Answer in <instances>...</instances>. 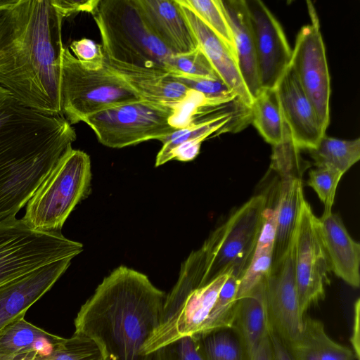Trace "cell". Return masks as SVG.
Wrapping results in <instances>:
<instances>
[{
	"label": "cell",
	"mask_w": 360,
	"mask_h": 360,
	"mask_svg": "<svg viewBox=\"0 0 360 360\" xmlns=\"http://www.w3.org/2000/svg\"><path fill=\"white\" fill-rule=\"evenodd\" d=\"M63 17L51 0L0 10V86L25 105L60 114Z\"/></svg>",
	"instance_id": "6da1fadb"
},
{
	"label": "cell",
	"mask_w": 360,
	"mask_h": 360,
	"mask_svg": "<svg viewBox=\"0 0 360 360\" xmlns=\"http://www.w3.org/2000/svg\"><path fill=\"white\" fill-rule=\"evenodd\" d=\"M76 139L62 113L30 108L0 86V223L17 219Z\"/></svg>",
	"instance_id": "7a4b0ae2"
},
{
	"label": "cell",
	"mask_w": 360,
	"mask_h": 360,
	"mask_svg": "<svg viewBox=\"0 0 360 360\" xmlns=\"http://www.w3.org/2000/svg\"><path fill=\"white\" fill-rule=\"evenodd\" d=\"M165 297L145 274L119 266L81 307L74 333L94 341L105 360H148L143 347L160 325Z\"/></svg>",
	"instance_id": "3957f363"
},
{
	"label": "cell",
	"mask_w": 360,
	"mask_h": 360,
	"mask_svg": "<svg viewBox=\"0 0 360 360\" xmlns=\"http://www.w3.org/2000/svg\"><path fill=\"white\" fill-rule=\"evenodd\" d=\"M91 15L106 60L167 73L172 53L149 30L134 0H98Z\"/></svg>",
	"instance_id": "277c9868"
},
{
	"label": "cell",
	"mask_w": 360,
	"mask_h": 360,
	"mask_svg": "<svg viewBox=\"0 0 360 360\" xmlns=\"http://www.w3.org/2000/svg\"><path fill=\"white\" fill-rule=\"evenodd\" d=\"M91 178L89 156L72 148L30 199L22 220L36 231L60 232L75 206L88 195Z\"/></svg>",
	"instance_id": "5b68a950"
},
{
	"label": "cell",
	"mask_w": 360,
	"mask_h": 360,
	"mask_svg": "<svg viewBox=\"0 0 360 360\" xmlns=\"http://www.w3.org/2000/svg\"><path fill=\"white\" fill-rule=\"evenodd\" d=\"M61 112L72 125L90 115L118 105L143 100L122 78L105 67H83L64 47L60 71Z\"/></svg>",
	"instance_id": "8992f818"
},
{
	"label": "cell",
	"mask_w": 360,
	"mask_h": 360,
	"mask_svg": "<svg viewBox=\"0 0 360 360\" xmlns=\"http://www.w3.org/2000/svg\"><path fill=\"white\" fill-rule=\"evenodd\" d=\"M81 243L61 232L34 230L22 219L0 223V285L41 266L81 253Z\"/></svg>",
	"instance_id": "52a82bcc"
},
{
	"label": "cell",
	"mask_w": 360,
	"mask_h": 360,
	"mask_svg": "<svg viewBox=\"0 0 360 360\" xmlns=\"http://www.w3.org/2000/svg\"><path fill=\"white\" fill-rule=\"evenodd\" d=\"M174 112L173 104L139 100L90 115L83 122L101 144L121 148L153 139L160 141L176 131L171 123Z\"/></svg>",
	"instance_id": "ba28073f"
},
{
	"label": "cell",
	"mask_w": 360,
	"mask_h": 360,
	"mask_svg": "<svg viewBox=\"0 0 360 360\" xmlns=\"http://www.w3.org/2000/svg\"><path fill=\"white\" fill-rule=\"evenodd\" d=\"M266 203L265 195L252 196L215 229L213 252L199 287L224 274L240 279L252 259Z\"/></svg>",
	"instance_id": "9c48e42d"
},
{
	"label": "cell",
	"mask_w": 360,
	"mask_h": 360,
	"mask_svg": "<svg viewBox=\"0 0 360 360\" xmlns=\"http://www.w3.org/2000/svg\"><path fill=\"white\" fill-rule=\"evenodd\" d=\"M307 4L311 22L297 34L290 65L326 130L330 122V77L319 20L311 2Z\"/></svg>",
	"instance_id": "30bf717a"
},
{
	"label": "cell",
	"mask_w": 360,
	"mask_h": 360,
	"mask_svg": "<svg viewBox=\"0 0 360 360\" xmlns=\"http://www.w3.org/2000/svg\"><path fill=\"white\" fill-rule=\"evenodd\" d=\"M295 278L301 314L325 297L330 265L322 243L319 218L310 205L302 200L294 236Z\"/></svg>",
	"instance_id": "8fae6325"
},
{
	"label": "cell",
	"mask_w": 360,
	"mask_h": 360,
	"mask_svg": "<svg viewBox=\"0 0 360 360\" xmlns=\"http://www.w3.org/2000/svg\"><path fill=\"white\" fill-rule=\"evenodd\" d=\"M265 285L271 329L290 345L299 339L304 317L299 306L294 239L285 255L272 264Z\"/></svg>",
	"instance_id": "7c38bea8"
},
{
	"label": "cell",
	"mask_w": 360,
	"mask_h": 360,
	"mask_svg": "<svg viewBox=\"0 0 360 360\" xmlns=\"http://www.w3.org/2000/svg\"><path fill=\"white\" fill-rule=\"evenodd\" d=\"M261 89H274L290 65L292 49L282 26L261 0H245Z\"/></svg>",
	"instance_id": "4fadbf2b"
},
{
	"label": "cell",
	"mask_w": 360,
	"mask_h": 360,
	"mask_svg": "<svg viewBox=\"0 0 360 360\" xmlns=\"http://www.w3.org/2000/svg\"><path fill=\"white\" fill-rule=\"evenodd\" d=\"M72 259L49 263L0 285V330L24 318L28 309L65 273Z\"/></svg>",
	"instance_id": "5bb4252c"
},
{
	"label": "cell",
	"mask_w": 360,
	"mask_h": 360,
	"mask_svg": "<svg viewBox=\"0 0 360 360\" xmlns=\"http://www.w3.org/2000/svg\"><path fill=\"white\" fill-rule=\"evenodd\" d=\"M275 91L283 118L297 147L308 150L315 148L326 130L290 65L281 77Z\"/></svg>",
	"instance_id": "9a60e30c"
},
{
	"label": "cell",
	"mask_w": 360,
	"mask_h": 360,
	"mask_svg": "<svg viewBox=\"0 0 360 360\" xmlns=\"http://www.w3.org/2000/svg\"><path fill=\"white\" fill-rule=\"evenodd\" d=\"M176 1L198 47L203 52L219 79L236 94L238 101L250 108L252 98L243 82L233 51L181 0Z\"/></svg>",
	"instance_id": "2e32d148"
},
{
	"label": "cell",
	"mask_w": 360,
	"mask_h": 360,
	"mask_svg": "<svg viewBox=\"0 0 360 360\" xmlns=\"http://www.w3.org/2000/svg\"><path fill=\"white\" fill-rule=\"evenodd\" d=\"M153 34L172 53L198 47L195 39L176 0H134Z\"/></svg>",
	"instance_id": "e0dca14e"
},
{
	"label": "cell",
	"mask_w": 360,
	"mask_h": 360,
	"mask_svg": "<svg viewBox=\"0 0 360 360\" xmlns=\"http://www.w3.org/2000/svg\"><path fill=\"white\" fill-rule=\"evenodd\" d=\"M319 231L330 271L354 288L360 285V245L347 232L340 217L331 212L319 218Z\"/></svg>",
	"instance_id": "ac0fdd59"
},
{
	"label": "cell",
	"mask_w": 360,
	"mask_h": 360,
	"mask_svg": "<svg viewBox=\"0 0 360 360\" xmlns=\"http://www.w3.org/2000/svg\"><path fill=\"white\" fill-rule=\"evenodd\" d=\"M220 3L231 30L240 72L253 101L262 89L245 1L220 0Z\"/></svg>",
	"instance_id": "d6986e66"
},
{
	"label": "cell",
	"mask_w": 360,
	"mask_h": 360,
	"mask_svg": "<svg viewBox=\"0 0 360 360\" xmlns=\"http://www.w3.org/2000/svg\"><path fill=\"white\" fill-rule=\"evenodd\" d=\"M278 196L275 204L276 237L273 248L272 264L278 261L292 243L295 234L302 200L304 198L302 171L280 174Z\"/></svg>",
	"instance_id": "ffe728a7"
},
{
	"label": "cell",
	"mask_w": 360,
	"mask_h": 360,
	"mask_svg": "<svg viewBox=\"0 0 360 360\" xmlns=\"http://www.w3.org/2000/svg\"><path fill=\"white\" fill-rule=\"evenodd\" d=\"M105 67L122 78L145 101L174 104L186 98L191 91L167 73L141 70L105 59Z\"/></svg>",
	"instance_id": "44dd1931"
},
{
	"label": "cell",
	"mask_w": 360,
	"mask_h": 360,
	"mask_svg": "<svg viewBox=\"0 0 360 360\" xmlns=\"http://www.w3.org/2000/svg\"><path fill=\"white\" fill-rule=\"evenodd\" d=\"M266 278L238 299L233 326L250 352L269 334L271 328L266 299Z\"/></svg>",
	"instance_id": "7402d4cb"
},
{
	"label": "cell",
	"mask_w": 360,
	"mask_h": 360,
	"mask_svg": "<svg viewBox=\"0 0 360 360\" xmlns=\"http://www.w3.org/2000/svg\"><path fill=\"white\" fill-rule=\"evenodd\" d=\"M289 347L296 360H356L352 349L328 335L321 321L307 315L299 339Z\"/></svg>",
	"instance_id": "603a6c76"
},
{
	"label": "cell",
	"mask_w": 360,
	"mask_h": 360,
	"mask_svg": "<svg viewBox=\"0 0 360 360\" xmlns=\"http://www.w3.org/2000/svg\"><path fill=\"white\" fill-rule=\"evenodd\" d=\"M201 360H250V352L235 326L193 336Z\"/></svg>",
	"instance_id": "cb8c5ba5"
},
{
	"label": "cell",
	"mask_w": 360,
	"mask_h": 360,
	"mask_svg": "<svg viewBox=\"0 0 360 360\" xmlns=\"http://www.w3.org/2000/svg\"><path fill=\"white\" fill-rule=\"evenodd\" d=\"M47 333L25 317L14 321L0 330V360H36L32 345Z\"/></svg>",
	"instance_id": "d4e9b609"
},
{
	"label": "cell",
	"mask_w": 360,
	"mask_h": 360,
	"mask_svg": "<svg viewBox=\"0 0 360 360\" xmlns=\"http://www.w3.org/2000/svg\"><path fill=\"white\" fill-rule=\"evenodd\" d=\"M309 151L316 167H327L344 174L360 159V139L345 140L325 134Z\"/></svg>",
	"instance_id": "484cf974"
},
{
	"label": "cell",
	"mask_w": 360,
	"mask_h": 360,
	"mask_svg": "<svg viewBox=\"0 0 360 360\" xmlns=\"http://www.w3.org/2000/svg\"><path fill=\"white\" fill-rule=\"evenodd\" d=\"M252 124L272 146L278 144L283 136V120L274 89H262L250 107Z\"/></svg>",
	"instance_id": "4316f807"
},
{
	"label": "cell",
	"mask_w": 360,
	"mask_h": 360,
	"mask_svg": "<svg viewBox=\"0 0 360 360\" xmlns=\"http://www.w3.org/2000/svg\"><path fill=\"white\" fill-rule=\"evenodd\" d=\"M233 117V115L231 112L216 114L200 122L177 129L162 138L160 141L163 145L157 155L155 167L168 162L170 153L179 144L195 139L204 141L212 134L219 133L221 130L224 132L226 129V127L231 122Z\"/></svg>",
	"instance_id": "83f0119b"
},
{
	"label": "cell",
	"mask_w": 360,
	"mask_h": 360,
	"mask_svg": "<svg viewBox=\"0 0 360 360\" xmlns=\"http://www.w3.org/2000/svg\"><path fill=\"white\" fill-rule=\"evenodd\" d=\"M239 281L240 278L236 275L229 274L219 292L210 314L199 333L233 326Z\"/></svg>",
	"instance_id": "f1b7e54d"
},
{
	"label": "cell",
	"mask_w": 360,
	"mask_h": 360,
	"mask_svg": "<svg viewBox=\"0 0 360 360\" xmlns=\"http://www.w3.org/2000/svg\"><path fill=\"white\" fill-rule=\"evenodd\" d=\"M190 8L236 55L231 30L220 0H181Z\"/></svg>",
	"instance_id": "f546056e"
},
{
	"label": "cell",
	"mask_w": 360,
	"mask_h": 360,
	"mask_svg": "<svg viewBox=\"0 0 360 360\" xmlns=\"http://www.w3.org/2000/svg\"><path fill=\"white\" fill-rule=\"evenodd\" d=\"M167 72L172 76L219 78L198 47L187 53L172 54L167 64Z\"/></svg>",
	"instance_id": "4dcf8cb0"
},
{
	"label": "cell",
	"mask_w": 360,
	"mask_h": 360,
	"mask_svg": "<svg viewBox=\"0 0 360 360\" xmlns=\"http://www.w3.org/2000/svg\"><path fill=\"white\" fill-rule=\"evenodd\" d=\"M36 360H105L99 347L91 340L77 334L64 338L55 352Z\"/></svg>",
	"instance_id": "1f68e13d"
},
{
	"label": "cell",
	"mask_w": 360,
	"mask_h": 360,
	"mask_svg": "<svg viewBox=\"0 0 360 360\" xmlns=\"http://www.w3.org/2000/svg\"><path fill=\"white\" fill-rule=\"evenodd\" d=\"M172 77L188 89L201 94L218 105L223 106L232 101H238L236 94L219 78Z\"/></svg>",
	"instance_id": "d6a6232c"
},
{
	"label": "cell",
	"mask_w": 360,
	"mask_h": 360,
	"mask_svg": "<svg viewBox=\"0 0 360 360\" xmlns=\"http://www.w3.org/2000/svg\"><path fill=\"white\" fill-rule=\"evenodd\" d=\"M342 176L340 172L327 167H316L309 171L307 184L323 202V213L332 212L337 187Z\"/></svg>",
	"instance_id": "836d02e7"
},
{
	"label": "cell",
	"mask_w": 360,
	"mask_h": 360,
	"mask_svg": "<svg viewBox=\"0 0 360 360\" xmlns=\"http://www.w3.org/2000/svg\"><path fill=\"white\" fill-rule=\"evenodd\" d=\"M272 254L271 250H255L252 259L240 279L237 300L266 278L272 266Z\"/></svg>",
	"instance_id": "e575fe53"
},
{
	"label": "cell",
	"mask_w": 360,
	"mask_h": 360,
	"mask_svg": "<svg viewBox=\"0 0 360 360\" xmlns=\"http://www.w3.org/2000/svg\"><path fill=\"white\" fill-rule=\"evenodd\" d=\"M148 360H201L193 336L167 344L149 354Z\"/></svg>",
	"instance_id": "d590c367"
},
{
	"label": "cell",
	"mask_w": 360,
	"mask_h": 360,
	"mask_svg": "<svg viewBox=\"0 0 360 360\" xmlns=\"http://www.w3.org/2000/svg\"><path fill=\"white\" fill-rule=\"evenodd\" d=\"M69 49L80 64L89 70H98L105 67L102 46L91 39L82 38L75 40Z\"/></svg>",
	"instance_id": "8d00e7d4"
},
{
	"label": "cell",
	"mask_w": 360,
	"mask_h": 360,
	"mask_svg": "<svg viewBox=\"0 0 360 360\" xmlns=\"http://www.w3.org/2000/svg\"><path fill=\"white\" fill-rule=\"evenodd\" d=\"M276 223L275 206L266 203L263 212L262 223L259 231L256 250H272L276 237Z\"/></svg>",
	"instance_id": "74e56055"
},
{
	"label": "cell",
	"mask_w": 360,
	"mask_h": 360,
	"mask_svg": "<svg viewBox=\"0 0 360 360\" xmlns=\"http://www.w3.org/2000/svg\"><path fill=\"white\" fill-rule=\"evenodd\" d=\"M51 1L63 18H65L79 12H86L92 14L98 0H51Z\"/></svg>",
	"instance_id": "f35d334b"
},
{
	"label": "cell",
	"mask_w": 360,
	"mask_h": 360,
	"mask_svg": "<svg viewBox=\"0 0 360 360\" xmlns=\"http://www.w3.org/2000/svg\"><path fill=\"white\" fill-rule=\"evenodd\" d=\"M202 141L200 139H195L179 144L170 153L169 161L177 160L186 162L193 160L198 155Z\"/></svg>",
	"instance_id": "ab89813d"
},
{
	"label": "cell",
	"mask_w": 360,
	"mask_h": 360,
	"mask_svg": "<svg viewBox=\"0 0 360 360\" xmlns=\"http://www.w3.org/2000/svg\"><path fill=\"white\" fill-rule=\"evenodd\" d=\"M269 338L272 345L274 360H296L288 344L271 328Z\"/></svg>",
	"instance_id": "60d3db41"
},
{
	"label": "cell",
	"mask_w": 360,
	"mask_h": 360,
	"mask_svg": "<svg viewBox=\"0 0 360 360\" xmlns=\"http://www.w3.org/2000/svg\"><path fill=\"white\" fill-rule=\"evenodd\" d=\"M360 300L358 298L354 304V319H353V326L352 330V335L350 338V342L352 347V351L354 353L356 360H359L360 359V319H359V311H360Z\"/></svg>",
	"instance_id": "b9f144b4"
},
{
	"label": "cell",
	"mask_w": 360,
	"mask_h": 360,
	"mask_svg": "<svg viewBox=\"0 0 360 360\" xmlns=\"http://www.w3.org/2000/svg\"><path fill=\"white\" fill-rule=\"evenodd\" d=\"M250 360H274L269 334L251 352Z\"/></svg>",
	"instance_id": "7bdbcfd3"
},
{
	"label": "cell",
	"mask_w": 360,
	"mask_h": 360,
	"mask_svg": "<svg viewBox=\"0 0 360 360\" xmlns=\"http://www.w3.org/2000/svg\"><path fill=\"white\" fill-rule=\"evenodd\" d=\"M19 0H0V10L8 8L18 3Z\"/></svg>",
	"instance_id": "ee69618b"
}]
</instances>
